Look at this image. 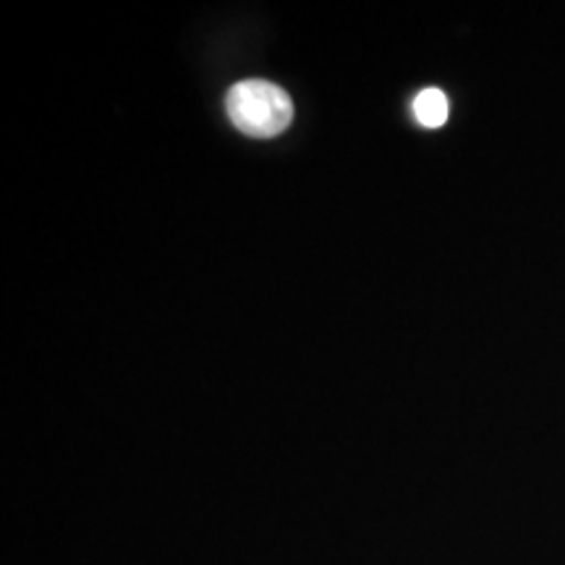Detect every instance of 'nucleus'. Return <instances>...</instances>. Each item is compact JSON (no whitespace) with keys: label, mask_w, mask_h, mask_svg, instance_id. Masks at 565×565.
<instances>
[{"label":"nucleus","mask_w":565,"mask_h":565,"mask_svg":"<svg viewBox=\"0 0 565 565\" xmlns=\"http://www.w3.org/2000/svg\"><path fill=\"white\" fill-rule=\"evenodd\" d=\"M448 97L443 89H424L414 100V118L427 129H440L448 121Z\"/></svg>","instance_id":"nucleus-2"},{"label":"nucleus","mask_w":565,"mask_h":565,"mask_svg":"<svg viewBox=\"0 0 565 565\" xmlns=\"http://www.w3.org/2000/svg\"><path fill=\"white\" fill-rule=\"evenodd\" d=\"M225 110L233 126L254 139L278 137L294 121L291 97L263 79H246L231 87Z\"/></svg>","instance_id":"nucleus-1"}]
</instances>
